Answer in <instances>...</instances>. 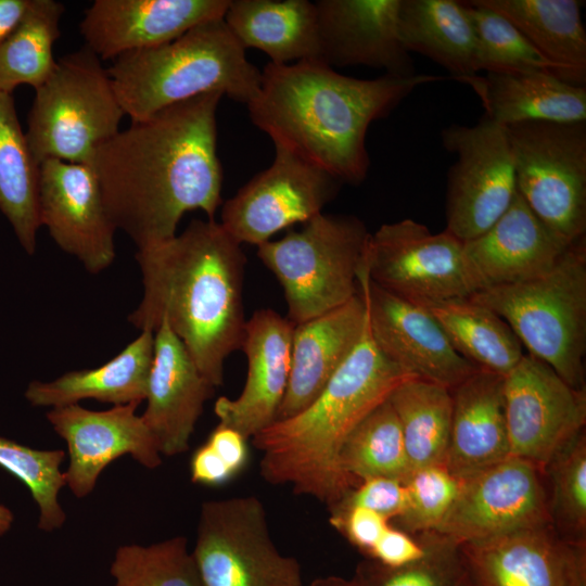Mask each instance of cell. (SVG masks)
<instances>
[{"mask_svg":"<svg viewBox=\"0 0 586 586\" xmlns=\"http://www.w3.org/2000/svg\"><path fill=\"white\" fill-rule=\"evenodd\" d=\"M407 501L404 482L391 477H370L362 480L334 506L364 507L391 521L404 513Z\"/></svg>","mask_w":586,"mask_h":586,"instance_id":"obj_43","label":"cell"},{"mask_svg":"<svg viewBox=\"0 0 586 586\" xmlns=\"http://www.w3.org/2000/svg\"><path fill=\"white\" fill-rule=\"evenodd\" d=\"M370 335L378 349L408 374L453 390L479 368L451 346L421 304L397 296L359 271Z\"/></svg>","mask_w":586,"mask_h":586,"instance_id":"obj_16","label":"cell"},{"mask_svg":"<svg viewBox=\"0 0 586 586\" xmlns=\"http://www.w3.org/2000/svg\"><path fill=\"white\" fill-rule=\"evenodd\" d=\"M402 428L410 473L445 466L453 416L450 390L410 378L388 396Z\"/></svg>","mask_w":586,"mask_h":586,"instance_id":"obj_34","label":"cell"},{"mask_svg":"<svg viewBox=\"0 0 586 586\" xmlns=\"http://www.w3.org/2000/svg\"><path fill=\"white\" fill-rule=\"evenodd\" d=\"M547 523L551 522L544 472L508 457L461 480L453 507L433 532L464 544Z\"/></svg>","mask_w":586,"mask_h":586,"instance_id":"obj_15","label":"cell"},{"mask_svg":"<svg viewBox=\"0 0 586 586\" xmlns=\"http://www.w3.org/2000/svg\"><path fill=\"white\" fill-rule=\"evenodd\" d=\"M224 20L244 49L265 52L273 64L320 60L315 2L230 0Z\"/></svg>","mask_w":586,"mask_h":586,"instance_id":"obj_29","label":"cell"},{"mask_svg":"<svg viewBox=\"0 0 586 586\" xmlns=\"http://www.w3.org/2000/svg\"><path fill=\"white\" fill-rule=\"evenodd\" d=\"M202 586H302L298 561L273 543L255 496L202 504L191 551Z\"/></svg>","mask_w":586,"mask_h":586,"instance_id":"obj_10","label":"cell"},{"mask_svg":"<svg viewBox=\"0 0 586 586\" xmlns=\"http://www.w3.org/2000/svg\"><path fill=\"white\" fill-rule=\"evenodd\" d=\"M343 183L290 150L275 145L269 167L221 204L220 225L240 244L260 245L322 213Z\"/></svg>","mask_w":586,"mask_h":586,"instance_id":"obj_13","label":"cell"},{"mask_svg":"<svg viewBox=\"0 0 586 586\" xmlns=\"http://www.w3.org/2000/svg\"><path fill=\"white\" fill-rule=\"evenodd\" d=\"M13 522V513L10 509L0 505V536L3 535Z\"/></svg>","mask_w":586,"mask_h":586,"instance_id":"obj_50","label":"cell"},{"mask_svg":"<svg viewBox=\"0 0 586 586\" xmlns=\"http://www.w3.org/2000/svg\"><path fill=\"white\" fill-rule=\"evenodd\" d=\"M320 60L330 67L367 66L384 74L416 75L398 36L400 0L315 2Z\"/></svg>","mask_w":586,"mask_h":586,"instance_id":"obj_22","label":"cell"},{"mask_svg":"<svg viewBox=\"0 0 586 586\" xmlns=\"http://www.w3.org/2000/svg\"><path fill=\"white\" fill-rule=\"evenodd\" d=\"M211 92L131 122L102 143L90 165L106 213L138 250L165 242L190 211L214 220L222 204L216 113Z\"/></svg>","mask_w":586,"mask_h":586,"instance_id":"obj_1","label":"cell"},{"mask_svg":"<svg viewBox=\"0 0 586 586\" xmlns=\"http://www.w3.org/2000/svg\"><path fill=\"white\" fill-rule=\"evenodd\" d=\"M365 268L377 285L416 303L470 297L483 289L462 241L410 218L370 233Z\"/></svg>","mask_w":586,"mask_h":586,"instance_id":"obj_11","label":"cell"},{"mask_svg":"<svg viewBox=\"0 0 586 586\" xmlns=\"http://www.w3.org/2000/svg\"><path fill=\"white\" fill-rule=\"evenodd\" d=\"M404 483L407 507L396 520L400 530L417 535L441 524L457 498L461 480L445 466H430L411 472Z\"/></svg>","mask_w":586,"mask_h":586,"instance_id":"obj_42","label":"cell"},{"mask_svg":"<svg viewBox=\"0 0 586 586\" xmlns=\"http://www.w3.org/2000/svg\"><path fill=\"white\" fill-rule=\"evenodd\" d=\"M415 378L390 361L375 346L368 318L364 334L319 395L296 415L276 420L252 437L262 453L260 474L295 494L337 504L358 485L340 464L342 446L393 390Z\"/></svg>","mask_w":586,"mask_h":586,"instance_id":"obj_4","label":"cell"},{"mask_svg":"<svg viewBox=\"0 0 586 586\" xmlns=\"http://www.w3.org/2000/svg\"><path fill=\"white\" fill-rule=\"evenodd\" d=\"M230 0H95L79 24L86 47L101 61L168 43L221 18Z\"/></svg>","mask_w":586,"mask_h":586,"instance_id":"obj_20","label":"cell"},{"mask_svg":"<svg viewBox=\"0 0 586 586\" xmlns=\"http://www.w3.org/2000/svg\"><path fill=\"white\" fill-rule=\"evenodd\" d=\"M331 524L366 555L390 527V520L380 513L358 506H333Z\"/></svg>","mask_w":586,"mask_h":586,"instance_id":"obj_44","label":"cell"},{"mask_svg":"<svg viewBox=\"0 0 586 586\" xmlns=\"http://www.w3.org/2000/svg\"><path fill=\"white\" fill-rule=\"evenodd\" d=\"M63 13L59 1L30 0L18 26L0 46V91L12 93L20 85L36 90L48 79L56 64L52 48Z\"/></svg>","mask_w":586,"mask_h":586,"instance_id":"obj_35","label":"cell"},{"mask_svg":"<svg viewBox=\"0 0 586 586\" xmlns=\"http://www.w3.org/2000/svg\"><path fill=\"white\" fill-rule=\"evenodd\" d=\"M308 586H369L358 575H354L352 578H344L341 576L330 575L315 578Z\"/></svg>","mask_w":586,"mask_h":586,"instance_id":"obj_49","label":"cell"},{"mask_svg":"<svg viewBox=\"0 0 586 586\" xmlns=\"http://www.w3.org/2000/svg\"><path fill=\"white\" fill-rule=\"evenodd\" d=\"M441 138L457 157L447 177L446 230L466 242L492 227L515 196L507 130L483 116L473 126L445 127Z\"/></svg>","mask_w":586,"mask_h":586,"instance_id":"obj_12","label":"cell"},{"mask_svg":"<svg viewBox=\"0 0 586 586\" xmlns=\"http://www.w3.org/2000/svg\"><path fill=\"white\" fill-rule=\"evenodd\" d=\"M125 115L107 68L88 48L63 55L36 89L25 132L35 161L90 164Z\"/></svg>","mask_w":586,"mask_h":586,"instance_id":"obj_8","label":"cell"},{"mask_svg":"<svg viewBox=\"0 0 586 586\" xmlns=\"http://www.w3.org/2000/svg\"><path fill=\"white\" fill-rule=\"evenodd\" d=\"M246 440L238 431L218 424L205 443L238 474L247 461Z\"/></svg>","mask_w":586,"mask_h":586,"instance_id":"obj_47","label":"cell"},{"mask_svg":"<svg viewBox=\"0 0 586 586\" xmlns=\"http://www.w3.org/2000/svg\"><path fill=\"white\" fill-rule=\"evenodd\" d=\"M154 333L141 331L118 355L98 368L73 370L48 382L29 383L25 397L37 407H62L95 399L114 406L146 398Z\"/></svg>","mask_w":586,"mask_h":586,"instance_id":"obj_28","label":"cell"},{"mask_svg":"<svg viewBox=\"0 0 586 586\" xmlns=\"http://www.w3.org/2000/svg\"><path fill=\"white\" fill-rule=\"evenodd\" d=\"M107 73L131 122L211 92L247 104L262 82V72L247 61L224 17L168 43L125 53Z\"/></svg>","mask_w":586,"mask_h":586,"instance_id":"obj_5","label":"cell"},{"mask_svg":"<svg viewBox=\"0 0 586 586\" xmlns=\"http://www.w3.org/2000/svg\"><path fill=\"white\" fill-rule=\"evenodd\" d=\"M508 18L558 71L576 86L586 82V31L579 0H476Z\"/></svg>","mask_w":586,"mask_h":586,"instance_id":"obj_30","label":"cell"},{"mask_svg":"<svg viewBox=\"0 0 586 586\" xmlns=\"http://www.w3.org/2000/svg\"><path fill=\"white\" fill-rule=\"evenodd\" d=\"M64 457L62 449H34L0 436V467L27 486L39 508L38 527L46 532L62 527L66 521L59 502L60 489L66 485L60 469Z\"/></svg>","mask_w":586,"mask_h":586,"instance_id":"obj_41","label":"cell"},{"mask_svg":"<svg viewBox=\"0 0 586 586\" xmlns=\"http://www.w3.org/2000/svg\"><path fill=\"white\" fill-rule=\"evenodd\" d=\"M443 76L384 74L348 77L320 60L267 63L256 95L246 104L251 122L273 145L290 150L342 183L360 184L370 158V125L386 117L408 94Z\"/></svg>","mask_w":586,"mask_h":586,"instance_id":"obj_2","label":"cell"},{"mask_svg":"<svg viewBox=\"0 0 586 586\" xmlns=\"http://www.w3.org/2000/svg\"><path fill=\"white\" fill-rule=\"evenodd\" d=\"M110 573L114 586H202L188 540L175 536L166 540L117 548Z\"/></svg>","mask_w":586,"mask_h":586,"instance_id":"obj_38","label":"cell"},{"mask_svg":"<svg viewBox=\"0 0 586 586\" xmlns=\"http://www.w3.org/2000/svg\"><path fill=\"white\" fill-rule=\"evenodd\" d=\"M397 25L408 53L431 59L450 78L479 74L475 33L463 1L400 0Z\"/></svg>","mask_w":586,"mask_h":586,"instance_id":"obj_31","label":"cell"},{"mask_svg":"<svg viewBox=\"0 0 586 586\" xmlns=\"http://www.w3.org/2000/svg\"><path fill=\"white\" fill-rule=\"evenodd\" d=\"M370 232L353 215L319 214L298 231L257 246L279 281L295 326L337 308L360 292L359 271Z\"/></svg>","mask_w":586,"mask_h":586,"instance_id":"obj_7","label":"cell"},{"mask_svg":"<svg viewBox=\"0 0 586 586\" xmlns=\"http://www.w3.org/2000/svg\"><path fill=\"white\" fill-rule=\"evenodd\" d=\"M415 536L424 547L420 559L399 568L370 560L355 574L369 586H477L459 544L433 531Z\"/></svg>","mask_w":586,"mask_h":586,"instance_id":"obj_37","label":"cell"},{"mask_svg":"<svg viewBox=\"0 0 586 586\" xmlns=\"http://www.w3.org/2000/svg\"><path fill=\"white\" fill-rule=\"evenodd\" d=\"M553 528L566 539L586 543V432L576 434L544 471Z\"/></svg>","mask_w":586,"mask_h":586,"instance_id":"obj_39","label":"cell"},{"mask_svg":"<svg viewBox=\"0 0 586 586\" xmlns=\"http://www.w3.org/2000/svg\"><path fill=\"white\" fill-rule=\"evenodd\" d=\"M139 405L95 411L73 404L47 412L53 430L67 444L69 464L64 477L76 497L89 495L106 466L123 455H130L148 469L162 463L154 435L136 412Z\"/></svg>","mask_w":586,"mask_h":586,"instance_id":"obj_18","label":"cell"},{"mask_svg":"<svg viewBox=\"0 0 586 586\" xmlns=\"http://www.w3.org/2000/svg\"><path fill=\"white\" fill-rule=\"evenodd\" d=\"M39 219L53 241L90 273L115 258L114 232L90 164L47 160L39 165Z\"/></svg>","mask_w":586,"mask_h":586,"instance_id":"obj_17","label":"cell"},{"mask_svg":"<svg viewBox=\"0 0 586 586\" xmlns=\"http://www.w3.org/2000/svg\"><path fill=\"white\" fill-rule=\"evenodd\" d=\"M499 315L530 354L568 384L585 388L586 242H573L556 266L532 280L470 296Z\"/></svg>","mask_w":586,"mask_h":586,"instance_id":"obj_6","label":"cell"},{"mask_svg":"<svg viewBox=\"0 0 586 586\" xmlns=\"http://www.w3.org/2000/svg\"><path fill=\"white\" fill-rule=\"evenodd\" d=\"M367 309L359 292L344 305L294 326L289 384L277 420L307 407L359 343Z\"/></svg>","mask_w":586,"mask_h":586,"instance_id":"obj_25","label":"cell"},{"mask_svg":"<svg viewBox=\"0 0 586 586\" xmlns=\"http://www.w3.org/2000/svg\"><path fill=\"white\" fill-rule=\"evenodd\" d=\"M517 192L569 244L586 232V122L505 126Z\"/></svg>","mask_w":586,"mask_h":586,"instance_id":"obj_9","label":"cell"},{"mask_svg":"<svg viewBox=\"0 0 586 586\" xmlns=\"http://www.w3.org/2000/svg\"><path fill=\"white\" fill-rule=\"evenodd\" d=\"M214 387L202 374L180 339L163 321L154 332L146 408L141 415L161 455L189 449L191 435Z\"/></svg>","mask_w":586,"mask_h":586,"instance_id":"obj_23","label":"cell"},{"mask_svg":"<svg viewBox=\"0 0 586 586\" xmlns=\"http://www.w3.org/2000/svg\"><path fill=\"white\" fill-rule=\"evenodd\" d=\"M39 164L23 132L12 93L0 91V211L23 249H36L39 219Z\"/></svg>","mask_w":586,"mask_h":586,"instance_id":"obj_33","label":"cell"},{"mask_svg":"<svg viewBox=\"0 0 586 586\" xmlns=\"http://www.w3.org/2000/svg\"><path fill=\"white\" fill-rule=\"evenodd\" d=\"M30 0H0V46L23 20Z\"/></svg>","mask_w":586,"mask_h":586,"instance_id":"obj_48","label":"cell"},{"mask_svg":"<svg viewBox=\"0 0 586 586\" xmlns=\"http://www.w3.org/2000/svg\"><path fill=\"white\" fill-rule=\"evenodd\" d=\"M340 464L358 484L370 477L407 480L410 469L403 432L388 398L349 433L340 453Z\"/></svg>","mask_w":586,"mask_h":586,"instance_id":"obj_36","label":"cell"},{"mask_svg":"<svg viewBox=\"0 0 586 586\" xmlns=\"http://www.w3.org/2000/svg\"><path fill=\"white\" fill-rule=\"evenodd\" d=\"M143 294L128 321L155 332L165 321L214 386L228 356L240 349L245 254L215 219H193L174 238L138 250Z\"/></svg>","mask_w":586,"mask_h":586,"instance_id":"obj_3","label":"cell"},{"mask_svg":"<svg viewBox=\"0 0 586 586\" xmlns=\"http://www.w3.org/2000/svg\"><path fill=\"white\" fill-rule=\"evenodd\" d=\"M190 474L193 483L205 486L224 485L235 475L206 443L193 453L190 460Z\"/></svg>","mask_w":586,"mask_h":586,"instance_id":"obj_46","label":"cell"},{"mask_svg":"<svg viewBox=\"0 0 586 586\" xmlns=\"http://www.w3.org/2000/svg\"><path fill=\"white\" fill-rule=\"evenodd\" d=\"M424 555L422 543L407 532L390 525L369 552L372 561L387 568H399Z\"/></svg>","mask_w":586,"mask_h":586,"instance_id":"obj_45","label":"cell"},{"mask_svg":"<svg viewBox=\"0 0 586 586\" xmlns=\"http://www.w3.org/2000/svg\"><path fill=\"white\" fill-rule=\"evenodd\" d=\"M510 457L543 472L586 425V390L568 384L556 371L524 354L504 379Z\"/></svg>","mask_w":586,"mask_h":586,"instance_id":"obj_14","label":"cell"},{"mask_svg":"<svg viewBox=\"0 0 586 586\" xmlns=\"http://www.w3.org/2000/svg\"><path fill=\"white\" fill-rule=\"evenodd\" d=\"M459 546L477 586H586V543L551 523Z\"/></svg>","mask_w":586,"mask_h":586,"instance_id":"obj_19","label":"cell"},{"mask_svg":"<svg viewBox=\"0 0 586 586\" xmlns=\"http://www.w3.org/2000/svg\"><path fill=\"white\" fill-rule=\"evenodd\" d=\"M293 331L294 324L270 308L246 320L240 346L247 360L245 384L237 398L216 400L219 424L250 438L277 420L289 384Z\"/></svg>","mask_w":586,"mask_h":586,"instance_id":"obj_21","label":"cell"},{"mask_svg":"<svg viewBox=\"0 0 586 586\" xmlns=\"http://www.w3.org/2000/svg\"><path fill=\"white\" fill-rule=\"evenodd\" d=\"M504 379L477 369L450 390L453 416L445 467L459 480L510 457Z\"/></svg>","mask_w":586,"mask_h":586,"instance_id":"obj_26","label":"cell"},{"mask_svg":"<svg viewBox=\"0 0 586 586\" xmlns=\"http://www.w3.org/2000/svg\"><path fill=\"white\" fill-rule=\"evenodd\" d=\"M463 3L475 33L479 73L546 71L560 78L557 68L508 18L476 0Z\"/></svg>","mask_w":586,"mask_h":586,"instance_id":"obj_40","label":"cell"},{"mask_svg":"<svg viewBox=\"0 0 586 586\" xmlns=\"http://www.w3.org/2000/svg\"><path fill=\"white\" fill-rule=\"evenodd\" d=\"M468 85L487 119L501 126L525 122H586V87L546 71L485 72L451 78Z\"/></svg>","mask_w":586,"mask_h":586,"instance_id":"obj_27","label":"cell"},{"mask_svg":"<svg viewBox=\"0 0 586 586\" xmlns=\"http://www.w3.org/2000/svg\"><path fill=\"white\" fill-rule=\"evenodd\" d=\"M419 304L437 321L456 352L481 370L505 377L524 355L510 326L470 297Z\"/></svg>","mask_w":586,"mask_h":586,"instance_id":"obj_32","label":"cell"},{"mask_svg":"<svg viewBox=\"0 0 586 586\" xmlns=\"http://www.w3.org/2000/svg\"><path fill=\"white\" fill-rule=\"evenodd\" d=\"M570 245L555 234L517 192L497 221L481 235L463 242V250L482 288L486 289L545 275Z\"/></svg>","mask_w":586,"mask_h":586,"instance_id":"obj_24","label":"cell"}]
</instances>
